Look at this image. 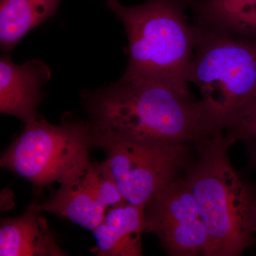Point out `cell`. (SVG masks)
I'll return each instance as SVG.
<instances>
[{"label":"cell","instance_id":"1","mask_svg":"<svg viewBox=\"0 0 256 256\" xmlns=\"http://www.w3.org/2000/svg\"><path fill=\"white\" fill-rule=\"evenodd\" d=\"M85 100L96 136L195 144L222 134L188 84L124 74Z\"/></svg>","mask_w":256,"mask_h":256},{"label":"cell","instance_id":"2","mask_svg":"<svg viewBox=\"0 0 256 256\" xmlns=\"http://www.w3.org/2000/svg\"><path fill=\"white\" fill-rule=\"evenodd\" d=\"M234 144L226 134L196 142L184 174L206 230L204 256H238L256 245V188L232 166Z\"/></svg>","mask_w":256,"mask_h":256},{"label":"cell","instance_id":"3","mask_svg":"<svg viewBox=\"0 0 256 256\" xmlns=\"http://www.w3.org/2000/svg\"><path fill=\"white\" fill-rule=\"evenodd\" d=\"M188 82L212 124L226 134L256 112V34L197 18Z\"/></svg>","mask_w":256,"mask_h":256},{"label":"cell","instance_id":"4","mask_svg":"<svg viewBox=\"0 0 256 256\" xmlns=\"http://www.w3.org/2000/svg\"><path fill=\"white\" fill-rule=\"evenodd\" d=\"M188 6L186 0H146L136 6L107 0L127 34L124 75L190 84L197 28L188 22Z\"/></svg>","mask_w":256,"mask_h":256},{"label":"cell","instance_id":"5","mask_svg":"<svg viewBox=\"0 0 256 256\" xmlns=\"http://www.w3.org/2000/svg\"><path fill=\"white\" fill-rule=\"evenodd\" d=\"M94 136L107 154L106 164L124 201L142 206L163 188L183 178L196 156L194 144Z\"/></svg>","mask_w":256,"mask_h":256},{"label":"cell","instance_id":"6","mask_svg":"<svg viewBox=\"0 0 256 256\" xmlns=\"http://www.w3.org/2000/svg\"><path fill=\"white\" fill-rule=\"evenodd\" d=\"M92 146V124L65 120L60 124H52L38 116L15 138L0 164L36 186H46L60 183L89 158Z\"/></svg>","mask_w":256,"mask_h":256},{"label":"cell","instance_id":"7","mask_svg":"<svg viewBox=\"0 0 256 256\" xmlns=\"http://www.w3.org/2000/svg\"><path fill=\"white\" fill-rule=\"evenodd\" d=\"M146 232L156 234L170 256L204 255L207 233L184 176L144 205Z\"/></svg>","mask_w":256,"mask_h":256},{"label":"cell","instance_id":"8","mask_svg":"<svg viewBox=\"0 0 256 256\" xmlns=\"http://www.w3.org/2000/svg\"><path fill=\"white\" fill-rule=\"evenodd\" d=\"M60 183L42 210L92 232L108 210L126 202L105 162H92L88 158Z\"/></svg>","mask_w":256,"mask_h":256},{"label":"cell","instance_id":"9","mask_svg":"<svg viewBox=\"0 0 256 256\" xmlns=\"http://www.w3.org/2000/svg\"><path fill=\"white\" fill-rule=\"evenodd\" d=\"M52 72L41 60L14 64L9 54L0 58V112L14 116L28 124L38 118L37 108L43 100L42 88Z\"/></svg>","mask_w":256,"mask_h":256},{"label":"cell","instance_id":"10","mask_svg":"<svg viewBox=\"0 0 256 256\" xmlns=\"http://www.w3.org/2000/svg\"><path fill=\"white\" fill-rule=\"evenodd\" d=\"M144 228V206L124 202L112 207L92 232L96 247L92 252L100 256H142Z\"/></svg>","mask_w":256,"mask_h":256},{"label":"cell","instance_id":"11","mask_svg":"<svg viewBox=\"0 0 256 256\" xmlns=\"http://www.w3.org/2000/svg\"><path fill=\"white\" fill-rule=\"evenodd\" d=\"M42 212V206L33 202L23 215L2 222L0 256L66 255L52 236Z\"/></svg>","mask_w":256,"mask_h":256},{"label":"cell","instance_id":"12","mask_svg":"<svg viewBox=\"0 0 256 256\" xmlns=\"http://www.w3.org/2000/svg\"><path fill=\"white\" fill-rule=\"evenodd\" d=\"M62 0H0V45L11 52L28 32L55 14Z\"/></svg>","mask_w":256,"mask_h":256},{"label":"cell","instance_id":"13","mask_svg":"<svg viewBox=\"0 0 256 256\" xmlns=\"http://www.w3.org/2000/svg\"><path fill=\"white\" fill-rule=\"evenodd\" d=\"M198 18L223 22L256 10V0H196L193 2Z\"/></svg>","mask_w":256,"mask_h":256},{"label":"cell","instance_id":"14","mask_svg":"<svg viewBox=\"0 0 256 256\" xmlns=\"http://www.w3.org/2000/svg\"><path fill=\"white\" fill-rule=\"evenodd\" d=\"M234 142L256 140V112L226 133Z\"/></svg>","mask_w":256,"mask_h":256},{"label":"cell","instance_id":"15","mask_svg":"<svg viewBox=\"0 0 256 256\" xmlns=\"http://www.w3.org/2000/svg\"><path fill=\"white\" fill-rule=\"evenodd\" d=\"M222 23L240 31L256 34V10L245 12Z\"/></svg>","mask_w":256,"mask_h":256},{"label":"cell","instance_id":"16","mask_svg":"<svg viewBox=\"0 0 256 256\" xmlns=\"http://www.w3.org/2000/svg\"><path fill=\"white\" fill-rule=\"evenodd\" d=\"M246 142L248 146L249 158H250L249 162L252 166L256 168V140L246 141Z\"/></svg>","mask_w":256,"mask_h":256}]
</instances>
